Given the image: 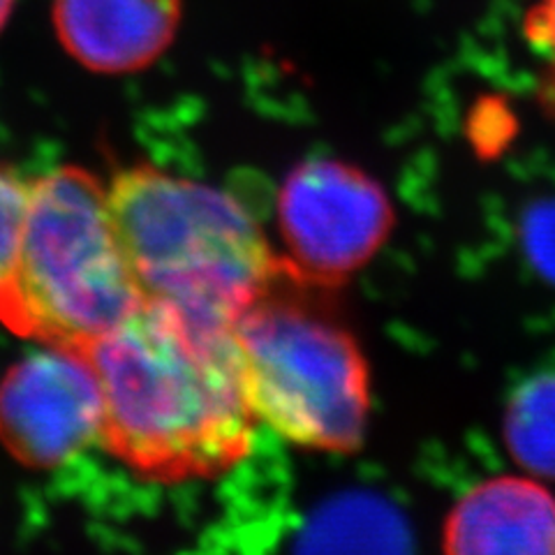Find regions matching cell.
<instances>
[{
    "label": "cell",
    "instance_id": "obj_1",
    "mask_svg": "<svg viewBox=\"0 0 555 555\" xmlns=\"http://www.w3.org/2000/svg\"><path fill=\"white\" fill-rule=\"evenodd\" d=\"M232 326L144 301L86 352L109 454L155 481L218 477L250 454L257 420Z\"/></svg>",
    "mask_w": 555,
    "mask_h": 555
},
{
    "label": "cell",
    "instance_id": "obj_2",
    "mask_svg": "<svg viewBox=\"0 0 555 555\" xmlns=\"http://www.w3.org/2000/svg\"><path fill=\"white\" fill-rule=\"evenodd\" d=\"M107 195L144 301L234 324L294 269L278 259L246 206L214 185L137 165L116 173Z\"/></svg>",
    "mask_w": 555,
    "mask_h": 555
},
{
    "label": "cell",
    "instance_id": "obj_3",
    "mask_svg": "<svg viewBox=\"0 0 555 555\" xmlns=\"http://www.w3.org/2000/svg\"><path fill=\"white\" fill-rule=\"evenodd\" d=\"M142 304L107 185L81 167L30 181L20 253L0 289V320L10 332L86 354Z\"/></svg>",
    "mask_w": 555,
    "mask_h": 555
},
{
    "label": "cell",
    "instance_id": "obj_4",
    "mask_svg": "<svg viewBox=\"0 0 555 555\" xmlns=\"http://www.w3.org/2000/svg\"><path fill=\"white\" fill-rule=\"evenodd\" d=\"M294 267L232 326L241 379L257 422L283 440L352 451L371 412L369 363L354 336L301 292Z\"/></svg>",
    "mask_w": 555,
    "mask_h": 555
},
{
    "label": "cell",
    "instance_id": "obj_5",
    "mask_svg": "<svg viewBox=\"0 0 555 555\" xmlns=\"http://www.w3.org/2000/svg\"><path fill=\"white\" fill-rule=\"evenodd\" d=\"M391 220L382 185L338 160L299 165L278 193L287 262L315 285L336 283L366 264L389 236Z\"/></svg>",
    "mask_w": 555,
    "mask_h": 555
},
{
    "label": "cell",
    "instance_id": "obj_6",
    "mask_svg": "<svg viewBox=\"0 0 555 555\" xmlns=\"http://www.w3.org/2000/svg\"><path fill=\"white\" fill-rule=\"evenodd\" d=\"M102 391L83 352L44 347L0 382V442L33 467H54L100 442Z\"/></svg>",
    "mask_w": 555,
    "mask_h": 555
},
{
    "label": "cell",
    "instance_id": "obj_7",
    "mask_svg": "<svg viewBox=\"0 0 555 555\" xmlns=\"http://www.w3.org/2000/svg\"><path fill=\"white\" fill-rule=\"evenodd\" d=\"M181 16V0H54L61 44L98 75L153 65L177 38Z\"/></svg>",
    "mask_w": 555,
    "mask_h": 555
},
{
    "label": "cell",
    "instance_id": "obj_8",
    "mask_svg": "<svg viewBox=\"0 0 555 555\" xmlns=\"http://www.w3.org/2000/svg\"><path fill=\"white\" fill-rule=\"evenodd\" d=\"M444 555H555V498L518 477L475 486L447 518Z\"/></svg>",
    "mask_w": 555,
    "mask_h": 555
},
{
    "label": "cell",
    "instance_id": "obj_9",
    "mask_svg": "<svg viewBox=\"0 0 555 555\" xmlns=\"http://www.w3.org/2000/svg\"><path fill=\"white\" fill-rule=\"evenodd\" d=\"M509 428L516 456L555 475V382L520 398Z\"/></svg>",
    "mask_w": 555,
    "mask_h": 555
},
{
    "label": "cell",
    "instance_id": "obj_10",
    "mask_svg": "<svg viewBox=\"0 0 555 555\" xmlns=\"http://www.w3.org/2000/svg\"><path fill=\"white\" fill-rule=\"evenodd\" d=\"M520 33L537 63V102L555 126V0H530Z\"/></svg>",
    "mask_w": 555,
    "mask_h": 555
},
{
    "label": "cell",
    "instance_id": "obj_11",
    "mask_svg": "<svg viewBox=\"0 0 555 555\" xmlns=\"http://www.w3.org/2000/svg\"><path fill=\"white\" fill-rule=\"evenodd\" d=\"M28 181L8 167H0V289L12 273L16 253H20L26 206Z\"/></svg>",
    "mask_w": 555,
    "mask_h": 555
},
{
    "label": "cell",
    "instance_id": "obj_12",
    "mask_svg": "<svg viewBox=\"0 0 555 555\" xmlns=\"http://www.w3.org/2000/svg\"><path fill=\"white\" fill-rule=\"evenodd\" d=\"M14 0H0V28L5 26V22L10 20V12H12Z\"/></svg>",
    "mask_w": 555,
    "mask_h": 555
}]
</instances>
